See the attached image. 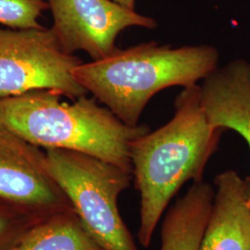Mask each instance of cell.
Listing matches in <instances>:
<instances>
[{
    "label": "cell",
    "mask_w": 250,
    "mask_h": 250,
    "mask_svg": "<svg viewBox=\"0 0 250 250\" xmlns=\"http://www.w3.org/2000/svg\"><path fill=\"white\" fill-rule=\"evenodd\" d=\"M174 107L169 123L131 145L132 173L140 196L137 237L144 248L151 245L158 224L183 186L202 181L224 133L209 124L197 84L184 88Z\"/></svg>",
    "instance_id": "obj_1"
},
{
    "label": "cell",
    "mask_w": 250,
    "mask_h": 250,
    "mask_svg": "<svg viewBox=\"0 0 250 250\" xmlns=\"http://www.w3.org/2000/svg\"><path fill=\"white\" fill-rule=\"evenodd\" d=\"M219 51L208 45L172 47L147 42L81 63L74 77L125 125H138L144 109L161 90L197 84L218 68Z\"/></svg>",
    "instance_id": "obj_2"
},
{
    "label": "cell",
    "mask_w": 250,
    "mask_h": 250,
    "mask_svg": "<svg viewBox=\"0 0 250 250\" xmlns=\"http://www.w3.org/2000/svg\"><path fill=\"white\" fill-rule=\"evenodd\" d=\"M60 94L36 90L0 99V122L41 148L82 152L132 171L131 145L149 132L146 125H125L86 95L72 103Z\"/></svg>",
    "instance_id": "obj_3"
},
{
    "label": "cell",
    "mask_w": 250,
    "mask_h": 250,
    "mask_svg": "<svg viewBox=\"0 0 250 250\" xmlns=\"http://www.w3.org/2000/svg\"><path fill=\"white\" fill-rule=\"evenodd\" d=\"M45 152L51 176L92 236L106 250H138L118 205L132 171L82 152Z\"/></svg>",
    "instance_id": "obj_4"
},
{
    "label": "cell",
    "mask_w": 250,
    "mask_h": 250,
    "mask_svg": "<svg viewBox=\"0 0 250 250\" xmlns=\"http://www.w3.org/2000/svg\"><path fill=\"white\" fill-rule=\"evenodd\" d=\"M83 62L64 52L51 28L0 25V99L50 90L74 99L87 95L73 72Z\"/></svg>",
    "instance_id": "obj_5"
},
{
    "label": "cell",
    "mask_w": 250,
    "mask_h": 250,
    "mask_svg": "<svg viewBox=\"0 0 250 250\" xmlns=\"http://www.w3.org/2000/svg\"><path fill=\"white\" fill-rule=\"evenodd\" d=\"M53 31L63 51L88 54L101 60L117 48L119 35L129 27L156 28L153 18L127 9L112 0H46Z\"/></svg>",
    "instance_id": "obj_6"
},
{
    "label": "cell",
    "mask_w": 250,
    "mask_h": 250,
    "mask_svg": "<svg viewBox=\"0 0 250 250\" xmlns=\"http://www.w3.org/2000/svg\"><path fill=\"white\" fill-rule=\"evenodd\" d=\"M0 200L42 218L72 209L48 170L45 152L1 122Z\"/></svg>",
    "instance_id": "obj_7"
},
{
    "label": "cell",
    "mask_w": 250,
    "mask_h": 250,
    "mask_svg": "<svg viewBox=\"0 0 250 250\" xmlns=\"http://www.w3.org/2000/svg\"><path fill=\"white\" fill-rule=\"evenodd\" d=\"M214 184L199 250H250V178L228 170L218 174Z\"/></svg>",
    "instance_id": "obj_8"
},
{
    "label": "cell",
    "mask_w": 250,
    "mask_h": 250,
    "mask_svg": "<svg viewBox=\"0 0 250 250\" xmlns=\"http://www.w3.org/2000/svg\"><path fill=\"white\" fill-rule=\"evenodd\" d=\"M199 87L201 104L209 124L224 131L238 133L250 150V62L235 60L217 68L203 79Z\"/></svg>",
    "instance_id": "obj_9"
},
{
    "label": "cell",
    "mask_w": 250,
    "mask_h": 250,
    "mask_svg": "<svg viewBox=\"0 0 250 250\" xmlns=\"http://www.w3.org/2000/svg\"><path fill=\"white\" fill-rule=\"evenodd\" d=\"M213 197L210 184L193 183L165 216L161 226V250H199Z\"/></svg>",
    "instance_id": "obj_10"
},
{
    "label": "cell",
    "mask_w": 250,
    "mask_h": 250,
    "mask_svg": "<svg viewBox=\"0 0 250 250\" xmlns=\"http://www.w3.org/2000/svg\"><path fill=\"white\" fill-rule=\"evenodd\" d=\"M13 250H106L74 211L45 217L35 224Z\"/></svg>",
    "instance_id": "obj_11"
},
{
    "label": "cell",
    "mask_w": 250,
    "mask_h": 250,
    "mask_svg": "<svg viewBox=\"0 0 250 250\" xmlns=\"http://www.w3.org/2000/svg\"><path fill=\"white\" fill-rule=\"evenodd\" d=\"M42 217L0 200V250H13Z\"/></svg>",
    "instance_id": "obj_12"
},
{
    "label": "cell",
    "mask_w": 250,
    "mask_h": 250,
    "mask_svg": "<svg viewBox=\"0 0 250 250\" xmlns=\"http://www.w3.org/2000/svg\"><path fill=\"white\" fill-rule=\"evenodd\" d=\"M49 9L46 0H0V25L11 29H39L42 13Z\"/></svg>",
    "instance_id": "obj_13"
},
{
    "label": "cell",
    "mask_w": 250,
    "mask_h": 250,
    "mask_svg": "<svg viewBox=\"0 0 250 250\" xmlns=\"http://www.w3.org/2000/svg\"><path fill=\"white\" fill-rule=\"evenodd\" d=\"M117 4L124 6L125 8L135 10V0H112Z\"/></svg>",
    "instance_id": "obj_14"
},
{
    "label": "cell",
    "mask_w": 250,
    "mask_h": 250,
    "mask_svg": "<svg viewBox=\"0 0 250 250\" xmlns=\"http://www.w3.org/2000/svg\"></svg>",
    "instance_id": "obj_15"
}]
</instances>
